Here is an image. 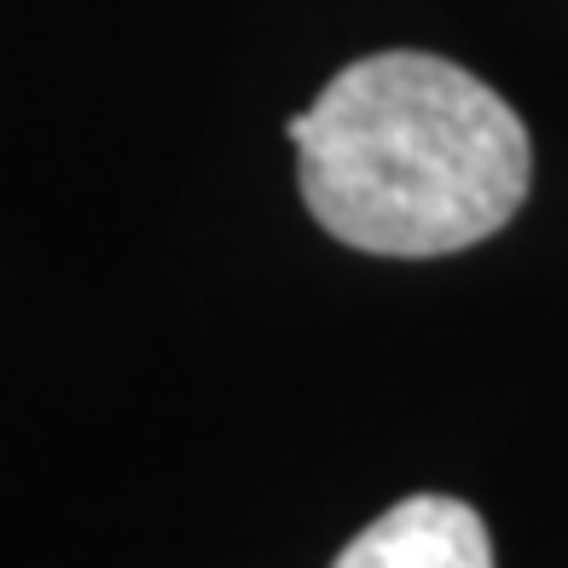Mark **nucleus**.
Here are the masks:
<instances>
[{"mask_svg": "<svg viewBox=\"0 0 568 568\" xmlns=\"http://www.w3.org/2000/svg\"><path fill=\"white\" fill-rule=\"evenodd\" d=\"M284 134L331 239L406 262L494 239L534 180L523 116L435 53H372L337 70Z\"/></svg>", "mask_w": 568, "mask_h": 568, "instance_id": "obj_1", "label": "nucleus"}, {"mask_svg": "<svg viewBox=\"0 0 568 568\" xmlns=\"http://www.w3.org/2000/svg\"><path fill=\"white\" fill-rule=\"evenodd\" d=\"M331 568H494V539L464 499L418 494L354 534Z\"/></svg>", "mask_w": 568, "mask_h": 568, "instance_id": "obj_2", "label": "nucleus"}]
</instances>
